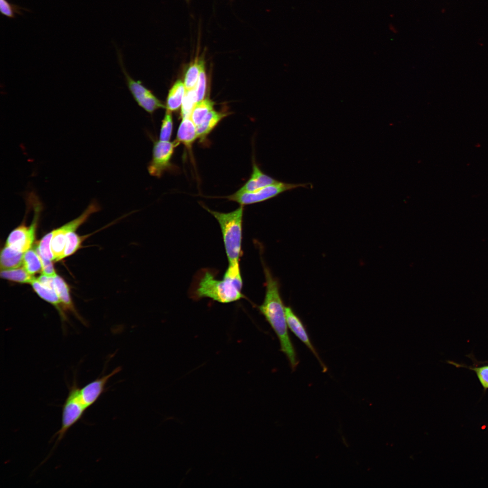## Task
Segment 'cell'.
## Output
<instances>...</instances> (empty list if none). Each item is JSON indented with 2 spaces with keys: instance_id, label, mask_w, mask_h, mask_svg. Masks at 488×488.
<instances>
[{
  "instance_id": "obj_1",
  "label": "cell",
  "mask_w": 488,
  "mask_h": 488,
  "mask_svg": "<svg viewBox=\"0 0 488 488\" xmlns=\"http://www.w3.org/2000/svg\"><path fill=\"white\" fill-rule=\"evenodd\" d=\"M487 412L480 410L470 420L453 426L408 414L437 446L447 488H483Z\"/></svg>"
},
{
  "instance_id": "obj_2",
  "label": "cell",
  "mask_w": 488,
  "mask_h": 488,
  "mask_svg": "<svg viewBox=\"0 0 488 488\" xmlns=\"http://www.w3.org/2000/svg\"><path fill=\"white\" fill-rule=\"evenodd\" d=\"M360 286L317 280L308 284L304 315L296 331V342L303 352L320 355L327 346L345 335L343 316L351 296Z\"/></svg>"
},
{
  "instance_id": "obj_3",
  "label": "cell",
  "mask_w": 488,
  "mask_h": 488,
  "mask_svg": "<svg viewBox=\"0 0 488 488\" xmlns=\"http://www.w3.org/2000/svg\"><path fill=\"white\" fill-rule=\"evenodd\" d=\"M56 395L68 414L66 440L58 453L42 449L28 458L18 469L12 488H65L85 411L79 399L66 385L57 389Z\"/></svg>"
},
{
  "instance_id": "obj_4",
  "label": "cell",
  "mask_w": 488,
  "mask_h": 488,
  "mask_svg": "<svg viewBox=\"0 0 488 488\" xmlns=\"http://www.w3.org/2000/svg\"><path fill=\"white\" fill-rule=\"evenodd\" d=\"M200 418L192 405H183L157 434L104 462L107 472L101 488H131L134 468L140 464L150 463L183 428Z\"/></svg>"
},
{
  "instance_id": "obj_5",
  "label": "cell",
  "mask_w": 488,
  "mask_h": 488,
  "mask_svg": "<svg viewBox=\"0 0 488 488\" xmlns=\"http://www.w3.org/2000/svg\"><path fill=\"white\" fill-rule=\"evenodd\" d=\"M262 184L277 208L296 224L327 215L328 211L304 186L283 169L265 159H257Z\"/></svg>"
},
{
  "instance_id": "obj_6",
  "label": "cell",
  "mask_w": 488,
  "mask_h": 488,
  "mask_svg": "<svg viewBox=\"0 0 488 488\" xmlns=\"http://www.w3.org/2000/svg\"><path fill=\"white\" fill-rule=\"evenodd\" d=\"M393 277L392 254L380 234L365 237L351 280L365 287L378 305H382L385 289Z\"/></svg>"
},
{
  "instance_id": "obj_7",
  "label": "cell",
  "mask_w": 488,
  "mask_h": 488,
  "mask_svg": "<svg viewBox=\"0 0 488 488\" xmlns=\"http://www.w3.org/2000/svg\"><path fill=\"white\" fill-rule=\"evenodd\" d=\"M451 229L427 221L419 223L404 245L392 253L395 277L406 284L414 271L445 238Z\"/></svg>"
},
{
  "instance_id": "obj_8",
  "label": "cell",
  "mask_w": 488,
  "mask_h": 488,
  "mask_svg": "<svg viewBox=\"0 0 488 488\" xmlns=\"http://www.w3.org/2000/svg\"><path fill=\"white\" fill-rule=\"evenodd\" d=\"M371 178L368 167L356 161L341 178L333 201V217L340 221L356 218L363 211Z\"/></svg>"
},
{
  "instance_id": "obj_9",
  "label": "cell",
  "mask_w": 488,
  "mask_h": 488,
  "mask_svg": "<svg viewBox=\"0 0 488 488\" xmlns=\"http://www.w3.org/2000/svg\"><path fill=\"white\" fill-rule=\"evenodd\" d=\"M427 205L410 198L394 205L380 231V236L391 254L399 250L416 227L426 221Z\"/></svg>"
},
{
  "instance_id": "obj_10",
  "label": "cell",
  "mask_w": 488,
  "mask_h": 488,
  "mask_svg": "<svg viewBox=\"0 0 488 488\" xmlns=\"http://www.w3.org/2000/svg\"><path fill=\"white\" fill-rule=\"evenodd\" d=\"M405 123L389 124L377 136L370 151L368 169L371 181L389 177L393 169Z\"/></svg>"
},
{
  "instance_id": "obj_11",
  "label": "cell",
  "mask_w": 488,
  "mask_h": 488,
  "mask_svg": "<svg viewBox=\"0 0 488 488\" xmlns=\"http://www.w3.org/2000/svg\"><path fill=\"white\" fill-rule=\"evenodd\" d=\"M393 206V192L389 176L371 181L362 214V230L365 237L380 234Z\"/></svg>"
},
{
  "instance_id": "obj_12",
  "label": "cell",
  "mask_w": 488,
  "mask_h": 488,
  "mask_svg": "<svg viewBox=\"0 0 488 488\" xmlns=\"http://www.w3.org/2000/svg\"><path fill=\"white\" fill-rule=\"evenodd\" d=\"M42 20L61 23L60 20L37 10L18 4L16 0H0V22L2 27L19 37H30L32 30H46Z\"/></svg>"
},
{
  "instance_id": "obj_13",
  "label": "cell",
  "mask_w": 488,
  "mask_h": 488,
  "mask_svg": "<svg viewBox=\"0 0 488 488\" xmlns=\"http://www.w3.org/2000/svg\"><path fill=\"white\" fill-rule=\"evenodd\" d=\"M345 261V241L342 221L333 218L329 235L324 242L319 268V280H340Z\"/></svg>"
},
{
  "instance_id": "obj_14",
  "label": "cell",
  "mask_w": 488,
  "mask_h": 488,
  "mask_svg": "<svg viewBox=\"0 0 488 488\" xmlns=\"http://www.w3.org/2000/svg\"><path fill=\"white\" fill-rule=\"evenodd\" d=\"M412 174V152L406 124L402 129L397 158L390 173L394 205L407 200Z\"/></svg>"
},
{
  "instance_id": "obj_15",
  "label": "cell",
  "mask_w": 488,
  "mask_h": 488,
  "mask_svg": "<svg viewBox=\"0 0 488 488\" xmlns=\"http://www.w3.org/2000/svg\"><path fill=\"white\" fill-rule=\"evenodd\" d=\"M180 470L159 472L149 463L136 465L133 470L131 488H163L167 480Z\"/></svg>"
},
{
  "instance_id": "obj_16",
  "label": "cell",
  "mask_w": 488,
  "mask_h": 488,
  "mask_svg": "<svg viewBox=\"0 0 488 488\" xmlns=\"http://www.w3.org/2000/svg\"><path fill=\"white\" fill-rule=\"evenodd\" d=\"M443 395L450 396L459 401L471 403L480 410L488 411V383H481L475 380L463 389Z\"/></svg>"
},
{
  "instance_id": "obj_17",
  "label": "cell",
  "mask_w": 488,
  "mask_h": 488,
  "mask_svg": "<svg viewBox=\"0 0 488 488\" xmlns=\"http://www.w3.org/2000/svg\"><path fill=\"white\" fill-rule=\"evenodd\" d=\"M107 472L105 463L92 468L80 482L78 488H101Z\"/></svg>"
},
{
  "instance_id": "obj_18",
  "label": "cell",
  "mask_w": 488,
  "mask_h": 488,
  "mask_svg": "<svg viewBox=\"0 0 488 488\" xmlns=\"http://www.w3.org/2000/svg\"><path fill=\"white\" fill-rule=\"evenodd\" d=\"M476 381L481 383H488V370L483 375H481V377L477 379Z\"/></svg>"
},
{
  "instance_id": "obj_19",
  "label": "cell",
  "mask_w": 488,
  "mask_h": 488,
  "mask_svg": "<svg viewBox=\"0 0 488 488\" xmlns=\"http://www.w3.org/2000/svg\"><path fill=\"white\" fill-rule=\"evenodd\" d=\"M373 1H378V0H373Z\"/></svg>"
}]
</instances>
